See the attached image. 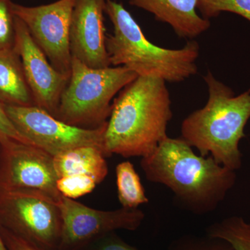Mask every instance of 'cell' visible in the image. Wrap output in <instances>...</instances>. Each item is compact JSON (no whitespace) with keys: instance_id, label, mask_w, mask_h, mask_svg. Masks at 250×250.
<instances>
[{"instance_id":"obj_1","label":"cell","mask_w":250,"mask_h":250,"mask_svg":"<svg viewBox=\"0 0 250 250\" xmlns=\"http://www.w3.org/2000/svg\"><path fill=\"white\" fill-rule=\"evenodd\" d=\"M141 166L148 181L168 188L179 207L196 215L214 211L236 182V171L197 156L181 137L167 136Z\"/></svg>"},{"instance_id":"obj_2","label":"cell","mask_w":250,"mask_h":250,"mask_svg":"<svg viewBox=\"0 0 250 250\" xmlns=\"http://www.w3.org/2000/svg\"><path fill=\"white\" fill-rule=\"evenodd\" d=\"M172 118L166 82L138 76L123 88L112 104L104 135L108 157H144L167 137Z\"/></svg>"},{"instance_id":"obj_3","label":"cell","mask_w":250,"mask_h":250,"mask_svg":"<svg viewBox=\"0 0 250 250\" xmlns=\"http://www.w3.org/2000/svg\"><path fill=\"white\" fill-rule=\"evenodd\" d=\"M204 80L208 101L182 122L181 138L196 148L200 156H212L220 165L236 171L242 166L240 141L246 137L245 127L250 118V88L235 95L211 72Z\"/></svg>"},{"instance_id":"obj_4","label":"cell","mask_w":250,"mask_h":250,"mask_svg":"<svg viewBox=\"0 0 250 250\" xmlns=\"http://www.w3.org/2000/svg\"><path fill=\"white\" fill-rule=\"evenodd\" d=\"M105 14L113 24L106 47L111 66H123L138 76L179 83L195 75L200 46L189 41L181 49L163 48L147 40L139 24L121 3L108 0Z\"/></svg>"},{"instance_id":"obj_5","label":"cell","mask_w":250,"mask_h":250,"mask_svg":"<svg viewBox=\"0 0 250 250\" xmlns=\"http://www.w3.org/2000/svg\"><path fill=\"white\" fill-rule=\"evenodd\" d=\"M137 77L125 67L93 68L72 57L55 118L78 127H98L107 122L114 97Z\"/></svg>"},{"instance_id":"obj_6","label":"cell","mask_w":250,"mask_h":250,"mask_svg":"<svg viewBox=\"0 0 250 250\" xmlns=\"http://www.w3.org/2000/svg\"><path fill=\"white\" fill-rule=\"evenodd\" d=\"M59 200L37 190H0V227L43 250H59Z\"/></svg>"},{"instance_id":"obj_7","label":"cell","mask_w":250,"mask_h":250,"mask_svg":"<svg viewBox=\"0 0 250 250\" xmlns=\"http://www.w3.org/2000/svg\"><path fill=\"white\" fill-rule=\"evenodd\" d=\"M3 106L20 134L52 156L82 146L100 147L106 154L104 135L107 122L87 129L66 124L36 106Z\"/></svg>"},{"instance_id":"obj_8","label":"cell","mask_w":250,"mask_h":250,"mask_svg":"<svg viewBox=\"0 0 250 250\" xmlns=\"http://www.w3.org/2000/svg\"><path fill=\"white\" fill-rule=\"evenodd\" d=\"M59 205L62 221L59 250H80L116 230L135 231L146 217L139 208L95 209L62 195Z\"/></svg>"},{"instance_id":"obj_9","label":"cell","mask_w":250,"mask_h":250,"mask_svg":"<svg viewBox=\"0 0 250 250\" xmlns=\"http://www.w3.org/2000/svg\"><path fill=\"white\" fill-rule=\"evenodd\" d=\"M76 0H57L48 4L27 6L12 2L14 16L27 28L54 68L70 77L72 54L70 32Z\"/></svg>"},{"instance_id":"obj_10","label":"cell","mask_w":250,"mask_h":250,"mask_svg":"<svg viewBox=\"0 0 250 250\" xmlns=\"http://www.w3.org/2000/svg\"><path fill=\"white\" fill-rule=\"evenodd\" d=\"M57 180L54 156L16 140L0 141V190H41L59 200Z\"/></svg>"},{"instance_id":"obj_11","label":"cell","mask_w":250,"mask_h":250,"mask_svg":"<svg viewBox=\"0 0 250 250\" xmlns=\"http://www.w3.org/2000/svg\"><path fill=\"white\" fill-rule=\"evenodd\" d=\"M15 27V49L21 58L35 106L56 117L61 98L70 77L52 66L24 23L16 16Z\"/></svg>"},{"instance_id":"obj_12","label":"cell","mask_w":250,"mask_h":250,"mask_svg":"<svg viewBox=\"0 0 250 250\" xmlns=\"http://www.w3.org/2000/svg\"><path fill=\"white\" fill-rule=\"evenodd\" d=\"M108 0H76L70 32L72 57L87 66H111L106 47L104 14Z\"/></svg>"},{"instance_id":"obj_13","label":"cell","mask_w":250,"mask_h":250,"mask_svg":"<svg viewBox=\"0 0 250 250\" xmlns=\"http://www.w3.org/2000/svg\"><path fill=\"white\" fill-rule=\"evenodd\" d=\"M199 0H129L136 6L166 23L182 39H192L209 29V20L197 13Z\"/></svg>"},{"instance_id":"obj_14","label":"cell","mask_w":250,"mask_h":250,"mask_svg":"<svg viewBox=\"0 0 250 250\" xmlns=\"http://www.w3.org/2000/svg\"><path fill=\"white\" fill-rule=\"evenodd\" d=\"M106 152L95 146H82L54 156V165L58 179L72 175H88L98 184L108 174Z\"/></svg>"},{"instance_id":"obj_15","label":"cell","mask_w":250,"mask_h":250,"mask_svg":"<svg viewBox=\"0 0 250 250\" xmlns=\"http://www.w3.org/2000/svg\"><path fill=\"white\" fill-rule=\"evenodd\" d=\"M0 103L11 106H35L15 47L0 51Z\"/></svg>"},{"instance_id":"obj_16","label":"cell","mask_w":250,"mask_h":250,"mask_svg":"<svg viewBox=\"0 0 250 250\" xmlns=\"http://www.w3.org/2000/svg\"><path fill=\"white\" fill-rule=\"evenodd\" d=\"M116 185L118 197L122 207L138 208L149 202L144 188L134 165L124 161L116 166Z\"/></svg>"},{"instance_id":"obj_17","label":"cell","mask_w":250,"mask_h":250,"mask_svg":"<svg viewBox=\"0 0 250 250\" xmlns=\"http://www.w3.org/2000/svg\"><path fill=\"white\" fill-rule=\"evenodd\" d=\"M207 235L228 242L234 250H250V223L240 216L228 217L212 224Z\"/></svg>"},{"instance_id":"obj_18","label":"cell","mask_w":250,"mask_h":250,"mask_svg":"<svg viewBox=\"0 0 250 250\" xmlns=\"http://www.w3.org/2000/svg\"><path fill=\"white\" fill-rule=\"evenodd\" d=\"M197 10L202 17L209 20L223 12H230L250 22V0H199Z\"/></svg>"},{"instance_id":"obj_19","label":"cell","mask_w":250,"mask_h":250,"mask_svg":"<svg viewBox=\"0 0 250 250\" xmlns=\"http://www.w3.org/2000/svg\"><path fill=\"white\" fill-rule=\"evenodd\" d=\"M167 250H234L228 242L206 236H184L172 242Z\"/></svg>"},{"instance_id":"obj_20","label":"cell","mask_w":250,"mask_h":250,"mask_svg":"<svg viewBox=\"0 0 250 250\" xmlns=\"http://www.w3.org/2000/svg\"><path fill=\"white\" fill-rule=\"evenodd\" d=\"M98 182L88 175H72L62 177L57 182V189L63 196L75 199L93 191Z\"/></svg>"},{"instance_id":"obj_21","label":"cell","mask_w":250,"mask_h":250,"mask_svg":"<svg viewBox=\"0 0 250 250\" xmlns=\"http://www.w3.org/2000/svg\"><path fill=\"white\" fill-rule=\"evenodd\" d=\"M12 2L11 0H0V51L15 47L16 27Z\"/></svg>"},{"instance_id":"obj_22","label":"cell","mask_w":250,"mask_h":250,"mask_svg":"<svg viewBox=\"0 0 250 250\" xmlns=\"http://www.w3.org/2000/svg\"><path fill=\"white\" fill-rule=\"evenodd\" d=\"M91 244L92 250H139L125 243L115 231L98 238Z\"/></svg>"},{"instance_id":"obj_23","label":"cell","mask_w":250,"mask_h":250,"mask_svg":"<svg viewBox=\"0 0 250 250\" xmlns=\"http://www.w3.org/2000/svg\"><path fill=\"white\" fill-rule=\"evenodd\" d=\"M4 139L16 140L21 142L32 145L22 134H20L6 114L3 104L0 103V141Z\"/></svg>"},{"instance_id":"obj_24","label":"cell","mask_w":250,"mask_h":250,"mask_svg":"<svg viewBox=\"0 0 250 250\" xmlns=\"http://www.w3.org/2000/svg\"><path fill=\"white\" fill-rule=\"evenodd\" d=\"M0 233L7 250H43L16 236L1 227H0Z\"/></svg>"},{"instance_id":"obj_25","label":"cell","mask_w":250,"mask_h":250,"mask_svg":"<svg viewBox=\"0 0 250 250\" xmlns=\"http://www.w3.org/2000/svg\"><path fill=\"white\" fill-rule=\"evenodd\" d=\"M0 250H7L6 246H5L4 241H3L2 237H1V233H0Z\"/></svg>"}]
</instances>
